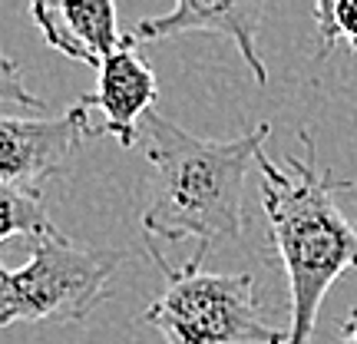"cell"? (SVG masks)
Instances as JSON below:
<instances>
[{"mask_svg": "<svg viewBox=\"0 0 357 344\" xmlns=\"http://www.w3.org/2000/svg\"><path fill=\"white\" fill-rule=\"evenodd\" d=\"M268 136L271 123H258L235 140H202L153 110L139 129L155 172L153 202L142 212L146 239H195V262H205L218 242L238 239L245 229V176Z\"/></svg>", "mask_w": 357, "mask_h": 344, "instance_id": "6da1fadb", "label": "cell"}, {"mask_svg": "<svg viewBox=\"0 0 357 344\" xmlns=\"http://www.w3.org/2000/svg\"><path fill=\"white\" fill-rule=\"evenodd\" d=\"M305 156H288L284 169L258 153L261 169V209L268 218L271 245L288 275L291 328L284 344H307L318 324L324 294L341 275L357 268V229L341 212L337 195L354 182L334 179L318 169V146L311 133H298Z\"/></svg>", "mask_w": 357, "mask_h": 344, "instance_id": "7a4b0ae2", "label": "cell"}, {"mask_svg": "<svg viewBox=\"0 0 357 344\" xmlns=\"http://www.w3.org/2000/svg\"><path fill=\"white\" fill-rule=\"evenodd\" d=\"M149 255L159 265L166 288L146 308L142 321L162 334L166 344H284L288 331L261 321L255 301V278L248 271L222 275L202 271V262L189 258L172 268L146 239Z\"/></svg>", "mask_w": 357, "mask_h": 344, "instance_id": "3957f363", "label": "cell"}, {"mask_svg": "<svg viewBox=\"0 0 357 344\" xmlns=\"http://www.w3.org/2000/svg\"><path fill=\"white\" fill-rule=\"evenodd\" d=\"M123 262L116 248L70 242L63 232H40L30 239L24 268L0 265V328L83 321L109 294V278Z\"/></svg>", "mask_w": 357, "mask_h": 344, "instance_id": "277c9868", "label": "cell"}, {"mask_svg": "<svg viewBox=\"0 0 357 344\" xmlns=\"http://www.w3.org/2000/svg\"><path fill=\"white\" fill-rule=\"evenodd\" d=\"M86 136H93V126L79 103L43 119L0 116V182L40 199L43 186L66 172Z\"/></svg>", "mask_w": 357, "mask_h": 344, "instance_id": "5b68a950", "label": "cell"}, {"mask_svg": "<svg viewBox=\"0 0 357 344\" xmlns=\"http://www.w3.org/2000/svg\"><path fill=\"white\" fill-rule=\"evenodd\" d=\"M261 17H265V7L261 3H245V0H178L176 7L162 13V17H146L136 27H129L126 40L132 47H139V43L182 37V33H215V37H225L238 47L255 83L265 87L268 70L255 47Z\"/></svg>", "mask_w": 357, "mask_h": 344, "instance_id": "8992f818", "label": "cell"}, {"mask_svg": "<svg viewBox=\"0 0 357 344\" xmlns=\"http://www.w3.org/2000/svg\"><path fill=\"white\" fill-rule=\"evenodd\" d=\"M96 70H100L96 89L79 96V106H86V110L96 106L102 113L100 133L116 136V142L123 149H132L139 142L142 119L153 113V103L159 96L155 73L146 66V60L136 53V47L126 40V33H123V43Z\"/></svg>", "mask_w": 357, "mask_h": 344, "instance_id": "52a82bcc", "label": "cell"}, {"mask_svg": "<svg viewBox=\"0 0 357 344\" xmlns=\"http://www.w3.org/2000/svg\"><path fill=\"white\" fill-rule=\"evenodd\" d=\"M47 47L70 60L100 66L123 43L116 3L109 0H37L30 3Z\"/></svg>", "mask_w": 357, "mask_h": 344, "instance_id": "ba28073f", "label": "cell"}, {"mask_svg": "<svg viewBox=\"0 0 357 344\" xmlns=\"http://www.w3.org/2000/svg\"><path fill=\"white\" fill-rule=\"evenodd\" d=\"M53 222L43 212L40 199L24 195V192L10 189L0 182V245L13 239V235H40V232H50Z\"/></svg>", "mask_w": 357, "mask_h": 344, "instance_id": "9c48e42d", "label": "cell"}, {"mask_svg": "<svg viewBox=\"0 0 357 344\" xmlns=\"http://www.w3.org/2000/svg\"><path fill=\"white\" fill-rule=\"evenodd\" d=\"M321 33V57H328L337 40H347L357 53V0H321L314 7Z\"/></svg>", "mask_w": 357, "mask_h": 344, "instance_id": "30bf717a", "label": "cell"}, {"mask_svg": "<svg viewBox=\"0 0 357 344\" xmlns=\"http://www.w3.org/2000/svg\"><path fill=\"white\" fill-rule=\"evenodd\" d=\"M0 103H13V106H26V110H43L47 106L37 93L26 89L24 70L3 53H0Z\"/></svg>", "mask_w": 357, "mask_h": 344, "instance_id": "8fae6325", "label": "cell"}, {"mask_svg": "<svg viewBox=\"0 0 357 344\" xmlns=\"http://www.w3.org/2000/svg\"><path fill=\"white\" fill-rule=\"evenodd\" d=\"M337 344H357V308L347 311L344 324H341V341Z\"/></svg>", "mask_w": 357, "mask_h": 344, "instance_id": "7c38bea8", "label": "cell"}]
</instances>
